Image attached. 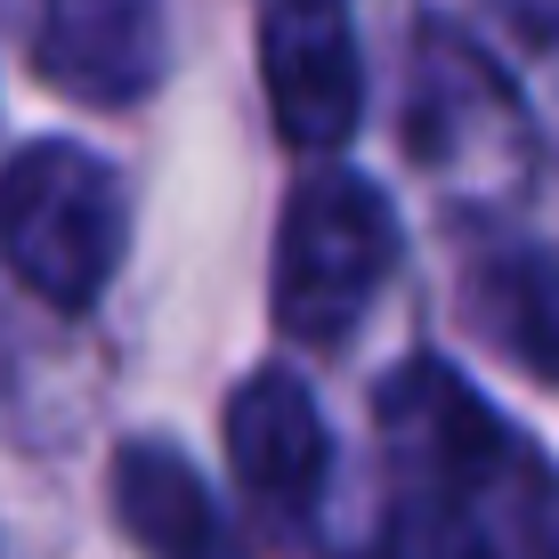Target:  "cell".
Here are the masks:
<instances>
[{"instance_id":"4","label":"cell","mask_w":559,"mask_h":559,"mask_svg":"<svg viewBox=\"0 0 559 559\" xmlns=\"http://www.w3.org/2000/svg\"><path fill=\"white\" fill-rule=\"evenodd\" d=\"M33 66L90 106L146 98L163 82V0H41Z\"/></svg>"},{"instance_id":"1","label":"cell","mask_w":559,"mask_h":559,"mask_svg":"<svg viewBox=\"0 0 559 559\" xmlns=\"http://www.w3.org/2000/svg\"><path fill=\"white\" fill-rule=\"evenodd\" d=\"M0 252L49 308H90L122 252L114 170L73 139H41L0 170Z\"/></svg>"},{"instance_id":"7","label":"cell","mask_w":559,"mask_h":559,"mask_svg":"<svg viewBox=\"0 0 559 559\" xmlns=\"http://www.w3.org/2000/svg\"><path fill=\"white\" fill-rule=\"evenodd\" d=\"M471 308L487 341L519 357L535 381H559V260L551 252H495L471 276Z\"/></svg>"},{"instance_id":"3","label":"cell","mask_w":559,"mask_h":559,"mask_svg":"<svg viewBox=\"0 0 559 559\" xmlns=\"http://www.w3.org/2000/svg\"><path fill=\"white\" fill-rule=\"evenodd\" d=\"M260 73L293 146H341L357 130V49L341 0H267Z\"/></svg>"},{"instance_id":"6","label":"cell","mask_w":559,"mask_h":559,"mask_svg":"<svg viewBox=\"0 0 559 559\" xmlns=\"http://www.w3.org/2000/svg\"><path fill=\"white\" fill-rule=\"evenodd\" d=\"M114 511H122V527L154 559H211V544H219L203 478L170 447H122V462H114Z\"/></svg>"},{"instance_id":"2","label":"cell","mask_w":559,"mask_h":559,"mask_svg":"<svg viewBox=\"0 0 559 559\" xmlns=\"http://www.w3.org/2000/svg\"><path fill=\"white\" fill-rule=\"evenodd\" d=\"M397 260V211L349 170L308 179L276 243V324L293 341H341Z\"/></svg>"},{"instance_id":"5","label":"cell","mask_w":559,"mask_h":559,"mask_svg":"<svg viewBox=\"0 0 559 559\" xmlns=\"http://www.w3.org/2000/svg\"><path fill=\"white\" fill-rule=\"evenodd\" d=\"M227 447H236L243 487L276 495V503H308L324 478V421L293 373L243 381V397L227 406Z\"/></svg>"}]
</instances>
